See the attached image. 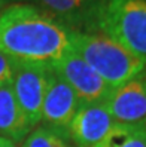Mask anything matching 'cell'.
Listing matches in <instances>:
<instances>
[{"label": "cell", "instance_id": "obj_13", "mask_svg": "<svg viewBox=\"0 0 146 147\" xmlns=\"http://www.w3.org/2000/svg\"><path fill=\"white\" fill-rule=\"evenodd\" d=\"M14 76V59L0 52V85L12 82Z\"/></svg>", "mask_w": 146, "mask_h": 147}, {"label": "cell", "instance_id": "obj_15", "mask_svg": "<svg viewBox=\"0 0 146 147\" xmlns=\"http://www.w3.org/2000/svg\"><path fill=\"white\" fill-rule=\"evenodd\" d=\"M7 5H9V3H7L6 0H0V13H2V11L5 9V7H6Z\"/></svg>", "mask_w": 146, "mask_h": 147}, {"label": "cell", "instance_id": "obj_5", "mask_svg": "<svg viewBox=\"0 0 146 147\" xmlns=\"http://www.w3.org/2000/svg\"><path fill=\"white\" fill-rule=\"evenodd\" d=\"M51 68L72 86L81 102L106 101L110 92L113 91L112 86L107 85L73 51L58 59L57 63L51 64Z\"/></svg>", "mask_w": 146, "mask_h": 147}, {"label": "cell", "instance_id": "obj_18", "mask_svg": "<svg viewBox=\"0 0 146 147\" xmlns=\"http://www.w3.org/2000/svg\"><path fill=\"white\" fill-rule=\"evenodd\" d=\"M143 125H145V126H146V120H145V122H143Z\"/></svg>", "mask_w": 146, "mask_h": 147}, {"label": "cell", "instance_id": "obj_11", "mask_svg": "<svg viewBox=\"0 0 146 147\" xmlns=\"http://www.w3.org/2000/svg\"><path fill=\"white\" fill-rule=\"evenodd\" d=\"M94 147H146V126L143 123H118Z\"/></svg>", "mask_w": 146, "mask_h": 147}, {"label": "cell", "instance_id": "obj_16", "mask_svg": "<svg viewBox=\"0 0 146 147\" xmlns=\"http://www.w3.org/2000/svg\"><path fill=\"white\" fill-rule=\"evenodd\" d=\"M9 5H12V3H22V2H30V0H6Z\"/></svg>", "mask_w": 146, "mask_h": 147}, {"label": "cell", "instance_id": "obj_14", "mask_svg": "<svg viewBox=\"0 0 146 147\" xmlns=\"http://www.w3.org/2000/svg\"><path fill=\"white\" fill-rule=\"evenodd\" d=\"M0 147H20L16 143L11 141V140H6V138H2V146Z\"/></svg>", "mask_w": 146, "mask_h": 147}, {"label": "cell", "instance_id": "obj_1", "mask_svg": "<svg viewBox=\"0 0 146 147\" xmlns=\"http://www.w3.org/2000/svg\"><path fill=\"white\" fill-rule=\"evenodd\" d=\"M72 34L31 3L7 5L0 13V52L15 61L54 64L72 52Z\"/></svg>", "mask_w": 146, "mask_h": 147}, {"label": "cell", "instance_id": "obj_12", "mask_svg": "<svg viewBox=\"0 0 146 147\" xmlns=\"http://www.w3.org/2000/svg\"><path fill=\"white\" fill-rule=\"evenodd\" d=\"M20 147H76V146L72 143L69 132L58 131V129L43 125H37L21 141Z\"/></svg>", "mask_w": 146, "mask_h": 147}, {"label": "cell", "instance_id": "obj_8", "mask_svg": "<svg viewBox=\"0 0 146 147\" xmlns=\"http://www.w3.org/2000/svg\"><path fill=\"white\" fill-rule=\"evenodd\" d=\"M115 125V119L105 101L81 102L69 125V137L76 147L97 146Z\"/></svg>", "mask_w": 146, "mask_h": 147}, {"label": "cell", "instance_id": "obj_7", "mask_svg": "<svg viewBox=\"0 0 146 147\" xmlns=\"http://www.w3.org/2000/svg\"><path fill=\"white\" fill-rule=\"evenodd\" d=\"M79 106V97L72 89V86L51 68L43 104H42L40 123L43 126L67 132L69 125Z\"/></svg>", "mask_w": 146, "mask_h": 147}, {"label": "cell", "instance_id": "obj_4", "mask_svg": "<svg viewBox=\"0 0 146 147\" xmlns=\"http://www.w3.org/2000/svg\"><path fill=\"white\" fill-rule=\"evenodd\" d=\"M49 70L51 65L46 64L14 59L12 88L31 128H36L42 119V104L46 92Z\"/></svg>", "mask_w": 146, "mask_h": 147}, {"label": "cell", "instance_id": "obj_6", "mask_svg": "<svg viewBox=\"0 0 146 147\" xmlns=\"http://www.w3.org/2000/svg\"><path fill=\"white\" fill-rule=\"evenodd\" d=\"M73 31L98 33V18L106 0H30Z\"/></svg>", "mask_w": 146, "mask_h": 147}, {"label": "cell", "instance_id": "obj_9", "mask_svg": "<svg viewBox=\"0 0 146 147\" xmlns=\"http://www.w3.org/2000/svg\"><path fill=\"white\" fill-rule=\"evenodd\" d=\"M106 106L118 123H143L146 120V71L115 88Z\"/></svg>", "mask_w": 146, "mask_h": 147}, {"label": "cell", "instance_id": "obj_17", "mask_svg": "<svg viewBox=\"0 0 146 147\" xmlns=\"http://www.w3.org/2000/svg\"><path fill=\"white\" fill-rule=\"evenodd\" d=\"M2 138H3V137H0V146H2Z\"/></svg>", "mask_w": 146, "mask_h": 147}, {"label": "cell", "instance_id": "obj_3", "mask_svg": "<svg viewBox=\"0 0 146 147\" xmlns=\"http://www.w3.org/2000/svg\"><path fill=\"white\" fill-rule=\"evenodd\" d=\"M97 28L146 61V0H106Z\"/></svg>", "mask_w": 146, "mask_h": 147}, {"label": "cell", "instance_id": "obj_2", "mask_svg": "<svg viewBox=\"0 0 146 147\" xmlns=\"http://www.w3.org/2000/svg\"><path fill=\"white\" fill-rule=\"evenodd\" d=\"M72 51L113 89L134 79L146 68L145 59L101 33L73 31Z\"/></svg>", "mask_w": 146, "mask_h": 147}, {"label": "cell", "instance_id": "obj_10", "mask_svg": "<svg viewBox=\"0 0 146 147\" xmlns=\"http://www.w3.org/2000/svg\"><path fill=\"white\" fill-rule=\"evenodd\" d=\"M12 88V82L0 85V137L21 143L31 131Z\"/></svg>", "mask_w": 146, "mask_h": 147}]
</instances>
